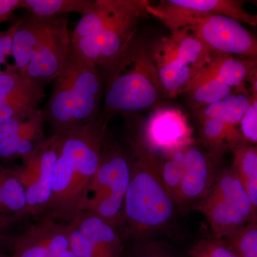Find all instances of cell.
<instances>
[{
  "instance_id": "cell-1",
  "label": "cell",
  "mask_w": 257,
  "mask_h": 257,
  "mask_svg": "<svg viewBox=\"0 0 257 257\" xmlns=\"http://www.w3.org/2000/svg\"><path fill=\"white\" fill-rule=\"evenodd\" d=\"M109 121L102 114L59 138L52 198L47 218L71 222L84 209L88 189L100 162Z\"/></svg>"
},
{
  "instance_id": "cell-2",
  "label": "cell",
  "mask_w": 257,
  "mask_h": 257,
  "mask_svg": "<svg viewBox=\"0 0 257 257\" xmlns=\"http://www.w3.org/2000/svg\"><path fill=\"white\" fill-rule=\"evenodd\" d=\"M104 78V111L115 115L152 111L165 96L152 59L151 47L134 38L119 57L101 71Z\"/></svg>"
},
{
  "instance_id": "cell-3",
  "label": "cell",
  "mask_w": 257,
  "mask_h": 257,
  "mask_svg": "<svg viewBox=\"0 0 257 257\" xmlns=\"http://www.w3.org/2000/svg\"><path fill=\"white\" fill-rule=\"evenodd\" d=\"M104 97L100 69L71 46L63 72L53 81L44 111L54 134L60 135L89 124L99 117Z\"/></svg>"
},
{
  "instance_id": "cell-4",
  "label": "cell",
  "mask_w": 257,
  "mask_h": 257,
  "mask_svg": "<svg viewBox=\"0 0 257 257\" xmlns=\"http://www.w3.org/2000/svg\"><path fill=\"white\" fill-rule=\"evenodd\" d=\"M175 202L161 174V157L135 141L132 174L124 205V224L137 241L165 227L173 217Z\"/></svg>"
},
{
  "instance_id": "cell-5",
  "label": "cell",
  "mask_w": 257,
  "mask_h": 257,
  "mask_svg": "<svg viewBox=\"0 0 257 257\" xmlns=\"http://www.w3.org/2000/svg\"><path fill=\"white\" fill-rule=\"evenodd\" d=\"M147 10L149 15L158 19L170 32L186 29L214 52L257 59V37L233 19L179 9L167 0L157 5L150 2Z\"/></svg>"
},
{
  "instance_id": "cell-6",
  "label": "cell",
  "mask_w": 257,
  "mask_h": 257,
  "mask_svg": "<svg viewBox=\"0 0 257 257\" xmlns=\"http://www.w3.org/2000/svg\"><path fill=\"white\" fill-rule=\"evenodd\" d=\"M106 16L95 37L71 41V46L100 71L124 52L136 35L140 20L149 15L147 0H104Z\"/></svg>"
},
{
  "instance_id": "cell-7",
  "label": "cell",
  "mask_w": 257,
  "mask_h": 257,
  "mask_svg": "<svg viewBox=\"0 0 257 257\" xmlns=\"http://www.w3.org/2000/svg\"><path fill=\"white\" fill-rule=\"evenodd\" d=\"M131 174L132 157L121 147L105 142L83 211H92L118 231L124 224V200Z\"/></svg>"
},
{
  "instance_id": "cell-8",
  "label": "cell",
  "mask_w": 257,
  "mask_h": 257,
  "mask_svg": "<svg viewBox=\"0 0 257 257\" xmlns=\"http://www.w3.org/2000/svg\"><path fill=\"white\" fill-rule=\"evenodd\" d=\"M135 141L160 157L195 143L188 118L180 109L172 106H159L152 110Z\"/></svg>"
},
{
  "instance_id": "cell-9",
  "label": "cell",
  "mask_w": 257,
  "mask_h": 257,
  "mask_svg": "<svg viewBox=\"0 0 257 257\" xmlns=\"http://www.w3.org/2000/svg\"><path fill=\"white\" fill-rule=\"evenodd\" d=\"M58 145V136L54 134L45 139L35 153L23 160L20 168L15 170L26 191L28 214H42L49 207Z\"/></svg>"
},
{
  "instance_id": "cell-10",
  "label": "cell",
  "mask_w": 257,
  "mask_h": 257,
  "mask_svg": "<svg viewBox=\"0 0 257 257\" xmlns=\"http://www.w3.org/2000/svg\"><path fill=\"white\" fill-rule=\"evenodd\" d=\"M67 227L76 257H123L117 230L92 211H81Z\"/></svg>"
},
{
  "instance_id": "cell-11",
  "label": "cell",
  "mask_w": 257,
  "mask_h": 257,
  "mask_svg": "<svg viewBox=\"0 0 257 257\" xmlns=\"http://www.w3.org/2000/svg\"><path fill=\"white\" fill-rule=\"evenodd\" d=\"M71 47L67 15L55 17L48 35L20 72L30 82L45 86L53 82L65 68Z\"/></svg>"
},
{
  "instance_id": "cell-12",
  "label": "cell",
  "mask_w": 257,
  "mask_h": 257,
  "mask_svg": "<svg viewBox=\"0 0 257 257\" xmlns=\"http://www.w3.org/2000/svg\"><path fill=\"white\" fill-rule=\"evenodd\" d=\"M220 156L206 152L197 144L185 150L183 177L177 204L188 205L202 202L215 182V167Z\"/></svg>"
},
{
  "instance_id": "cell-13",
  "label": "cell",
  "mask_w": 257,
  "mask_h": 257,
  "mask_svg": "<svg viewBox=\"0 0 257 257\" xmlns=\"http://www.w3.org/2000/svg\"><path fill=\"white\" fill-rule=\"evenodd\" d=\"M151 54L165 96L175 98L183 94L196 74L179 60L170 37H163L154 44Z\"/></svg>"
},
{
  "instance_id": "cell-14",
  "label": "cell",
  "mask_w": 257,
  "mask_h": 257,
  "mask_svg": "<svg viewBox=\"0 0 257 257\" xmlns=\"http://www.w3.org/2000/svg\"><path fill=\"white\" fill-rule=\"evenodd\" d=\"M54 18H40L28 14L20 19L13 48L15 67L19 72H23L26 69L37 48L48 35Z\"/></svg>"
},
{
  "instance_id": "cell-15",
  "label": "cell",
  "mask_w": 257,
  "mask_h": 257,
  "mask_svg": "<svg viewBox=\"0 0 257 257\" xmlns=\"http://www.w3.org/2000/svg\"><path fill=\"white\" fill-rule=\"evenodd\" d=\"M199 204L216 239H224L250 224L236 206L211 191Z\"/></svg>"
},
{
  "instance_id": "cell-16",
  "label": "cell",
  "mask_w": 257,
  "mask_h": 257,
  "mask_svg": "<svg viewBox=\"0 0 257 257\" xmlns=\"http://www.w3.org/2000/svg\"><path fill=\"white\" fill-rule=\"evenodd\" d=\"M256 64L257 59L216 52L210 63L194 78H214L236 89L246 85L250 74Z\"/></svg>"
},
{
  "instance_id": "cell-17",
  "label": "cell",
  "mask_w": 257,
  "mask_h": 257,
  "mask_svg": "<svg viewBox=\"0 0 257 257\" xmlns=\"http://www.w3.org/2000/svg\"><path fill=\"white\" fill-rule=\"evenodd\" d=\"M170 37L177 57L196 75L210 63L216 52L186 29L170 32Z\"/></svg>"
},
{
  "instance_id": "cell-18",
  "label": "cell",
  "mask_w": 257,
  "mask_h": 257,
  "mask_svg": "<svg viewBox=\"0 0 257 257\" xmlns=\"http://www.w3.org/2000/svg\"><path fill=\"white\" fill-rule=\"evenodd\" d=\"M201 142L209 152L222 156L226 151L233 152L243 140L239 130L231 127L222 120L206 119L199 120Z\"/></svg>"
},
{
  "instance_id": "cell-19",
  "label": "cell",
  "mask_w": 257,
  "mask_h": 257,
  "mask_svg": "<svg viewBox=\"0 0 257 257\" xmlns=\"http://www.w3.org/2000/svg\"><path fill=\"white\" fill-rule=\"evenodd\" d=\"M167 2L179 9L214 13L233 19L240 23L257 26V15L246 11L242 2L238 0H167Z\"/></svg>"
},
{
  "instance_id": "cell-20",
  "label": "cell",
  "mask_w": 257,
  "mask_h": 257,
  "mask_svg": "<svg viewBox=\"0 0 257 257\" xmlns=\"http://www.w3.org/2000/svg\"><path fill=\"white\" fill-rule=\"evenodd\" d=\"M0 202L10 222L28 214L26 191L15 170L0 165Z\"/></svg>"
},
{
  "instance_id": "cell-21",
  "label": "cell",
  "mask_w": 257,
  "mask_h": 257,
  "mask_svg": "<svg viewBox=\"0 0 257 257\" xmlns=\"http://www.w3.org/2000/svg\"><path fill=\"white\" fill-rule=\"evenodd\" d=\"M233 155L231 170L239 177L257 213V145L243 143Z\"/></svg>"
},
{
  "instance_id": "cell-22",
  "label": "cell",
  "mask_w": 257,
  "mask_h": 257,
  "mask_svg": "<svg viewBox=\"0 0 257 257\" xmlns=\"http://www.w3.org/2000/svg\"><path fill=\"white\" fill-rule=\"evenodd\" d=\"M229 87L214 78H194L183 93L194 111L222 100L234 92Z\"/></svg>"
},
{
  "instance_id": "cell-23",
  "label": "cell",
  "mask_w": 257,
  "mask_h": 257,
  "mask_svg": "<svg viewBox=\"0 0 257 257\" xmlns=\"http://www.w3.org/2000/svg\"><path fill=\"white\" fill-rule=\"evenodd\" d=\"M96 1L91 0H23L22 8L29 15L40 18H54L78 13L82 15L90 13Z\"/></svg>"
},
{
  "instance_id": "cell-24",
  "label": "cell",
  "mask_w": 257,
  "mask_h": 257,
  "mask_svg": "<svg viewBox=\"0 0 257 257\" xmlns=\"http://www.w3.org/2000/svg\"><path fill=\"white\" fill-rule=\"evenodd\" d=\"M45 86L35 84L0 105V122L31 114L39 109L45 96Z\"/></svg>"
},
{
  "instance_id": "cell-25",
  "label": "cell",
  "mask_w": 257,
  "mask_h": 257,
  "mask_svg": "<svg viewBox=\"0 0 257 257\" xmlns=\"http://www.w3.org/2000/svg\"><path fill=\"white\" fill-rule=\"evenodd\" d=\"M12 257H52L44 222L32 226L15 240Z\"/></svg>"
},
{
  "instance_id": "cell-26",
  "label": "cell",
  "mask_w": 257,
  "mask_h": 257,
  "mask_svg": "<svg viewBox=\"0 0 257 257\" xmlns=\"http://www.w3.org/2000/svg\"><path fill=\"white\" fill-rule=\"evenodd\" d=\"M186 149L161 157V174L162 179L166 188L176 204L183 177Z\"/></svg>"
},
{
  "instance_id": "cell-27",
  "label": "cell",
  "mask_w": 257,
  "mask_h": 257,
  "mask_svg": "<svg viewBox=\"0 0 257 257\" xmlns=\"http://www.w3.org/2000/svg\"><path fill=\"white\" fill-rule=\"evenodd\" d=\"M224 240L239 257H257V222L243 226Z\"/></svg>"
},
{
  "instance_id": "cell-28",
  "label": "cell",
  "mask_w": 257,
  "mask_h": 257,
  "mask_svg": "<svg viewBox=\"0 0 257 257\" xmlns=\"http://www.w3.org/2000/svg\"><path fill=\"white\" fill-rule=\"evenodd\" d=\"M35 84H37L25 78L16 67L8 66L0 74V105Z\"/></svg>"
},
{
  "instance_id": "cell-29",
  "label": "cell",
  "mask_w": 257,
  "mask_h": 257,
  "mask_svg": "<svg viewBox=\"0 0 257 257\" xmlns=\"http://www.w3.org/2000/svg\"><path fill=\"white\" fill-rule=\"evenodd\" d=\"M243 140L250 145H257V100L252 99L239 125Z\"/></svg>"
},
{
  "instance_id": "cell-30",
  "label": "cell",
  "mask_w": 257,
  "mask_h": 257,
  "mask_svg": "<svg viewBox=\"0 0 257 257\" xmlns=\"http://www.w3.org/2000/svg\"><path fill=\"white\" fill-rule=\"evenodd\" d=\"M196 246L206 257H239L224 239L204 240Z\"/></svg>"
},
{
  "instance_id": "cell-31",
  "label": "cell",
  "mask_w": 257,
  "mask_h": 257,
  "mask_svg": "<svg viewBox=\"0 0 257 257\" xmlns=\"http://www.w3.org/2000/svg\"><path fill=\"white\" fill-rule=\"evenodd\" d=\"M23 0H0V25L11 18L17 10L22 8Z\"/></svg>"
},
{
  "instance_id": "cell-32",
  "label": "cell",
  "mask_w": 257,
  "mask_h": 257,
  "mask_svg": "<svg viewBox=\"0 0 257 257\" xmlns=\"http://www.w3.org/2000/svg\"><path fill=\"white\" fill-rule=\"evenodd\" d=\"M133 257H174L155 245L147 244L142 246L134 253Z\"/></svg>"
},
{
  "instance_id": "cell-33",
  "label": "cell",
  "mask_w": 257,
  "mask_h": 257,
  "mask_svg": "<svg viewBox=\"0 0 257 257\" xmlns=\"http://www.w3.org/2000/svg\"><path fill=\"white\" fill-rule=\"evenodd\" d=\"M247 83L251 84V89H252L253 95L252 99L257 100V64L254 68L251 71L248 77Z\"/></svg>"
},
{
  "instance_id": "cell-34",
  "label": "cell",
  "mask_w": 257,
  "mask_h": 257,
  "mask_svg": "<svg viewBox=\"0 0 257 257\" xmlns=\"http://www.w3.org/2000/svg\"><path fill=\"white\" fill-rule=\"evenodd\" d=\"M190 255L192 257H206L197 246H194V247L191 250Z\"/></svg>"
},
{
  "instance_id": "cell-35",
  "label": "cell",
  "mask_w": 257,
  "mask_h": 257,
  "mask_svg": "<svg viewBox=\"0 0 257 257\" xmlns=\"http://www.w3.org/2000/svg\"><path fill=\"white\" fill-rule=\"evenodd\" d=\"M7 58H8V57L5 55L3 45H2L1 41H0V64H6Z\"/></svg>"
},
{
  "instance_id": "cell-36",
  "label": "cell",
  "mask_w": 257,
  "mask_h": 257,
  "mask_svg": "<svg viewBox=\"0 0 257 257\" xmlns=\"http://www.w3.org/2000/svg\"><path fill=\"white\" fill-rule=\"evenodd\" d=\"M5 239H6V236H5L4 234H3V232H2L1 230H0V254H1V253H2L1 249L2 246H3V243H4Z\"/></svg>"
},
{
  "instance_id": "cell-37",
  "label": "cell",
  "mask_w": 257,
  "mask_h": 257,
  "mask_svg": "<svg viewBox=\"0 0 257 257\" xmlns=\"http://www.w3.org/2000/svg\"><path fill=\"white\" fill-rule=\"evenodd\" d=\"M253 4L255 6H256V8H257V0H256V1H253Z\"/></svg>"
},
{
  "instance_id": "cell-38",
  "label": "cell",
  "mask_w": 257,
  "mask_h": 257,
  "mask_svg": "<svg viewBox=\"0 0 257 257\" xmlns=\"http://www.w3.org/2000/svg\"><path fill=\"white\" fill-rule=\"evenodd\" d=\"M3 71H2L1 69H0V74L3 73Z\"/></svg>"
}]
</instances>
